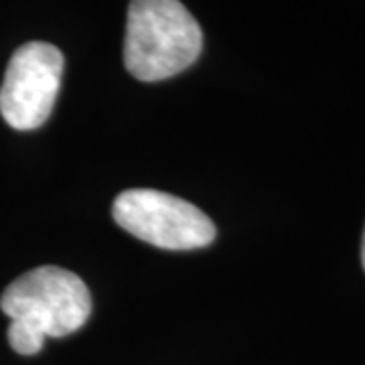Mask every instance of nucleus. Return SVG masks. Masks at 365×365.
<instances>
[{
	"mask_svg": "<svg viewBox=\"0 0 365 365\" xmlns=\"http://www.w3.org/2000/svg\"><path fill=\"white\" fill-rule=\"evenodd\" d=\"M203 33L181 0H132L124 66L140 81L175 78L197 61Z\"/></svg>",
	"mask_w": 365,
	"mask_h": 365,
	"instance_id": "1",
	"label": "nucleus"
},
{
	"mask_svg": "<svg viewBox=\"0 0 365 365\" xmlns=\"http://www.w3.org/2000/svg\"><path fill=\"white\" fill-rule=\"evenodd\" d=\"M0 309L11 323L59 339L88 323L91 294L78 274L59 266H39L4 288Z\"/></svg>",
	"mask_w": 365,
	"mask_h": 365,
	"instance_id": "2",
	"label": "nucleus"
},
{
	"mask_svg": "<svg viewBox=\"0 0 365 365\" xmlns=\"http://www.w3.org/2000/svg\"><path fill=\"white\" fill-rule=\"evenodd\" d=\"M114 222L134 237L163 250H197L209 246L215 223L181 197L155 189H130L114 199Z\"/></svg>",
	"mask_w": 365,
	"mask_h": 365,
	"instance_id": "3",
	"label": "nucleus"
},
{
	"mask_svg": "<svg viewBox=\"0 0 365 365\" xmlns=\"http://www.w3.org/2000/svg\"><path fill=\"white\" fill-rule=\"evenodd\" d=\"M63 55L33 41L13 53L0 88V114L14 130H37L51 116L63 78Z\"/></svg>",
	"mask_w": 365,
	"mask_h": 365,
	"instance_id": "4",
	"label": "nucleus"
},
{
	"mask_svg": "<svg viewBox=\"0 0 365 365\" xmlns=\"http://www.w3.org/2000/svg\"><path fill=\"white\" fill-rule=\"evenodd\" d=\"M361 262H364V270H365V232H364V240H361Z\"/></svg>",
	"mask_w": 365,
	"mask_h": 365,
	"instance_id": "5",
	"label": "nucleus"
}]
</instances>
